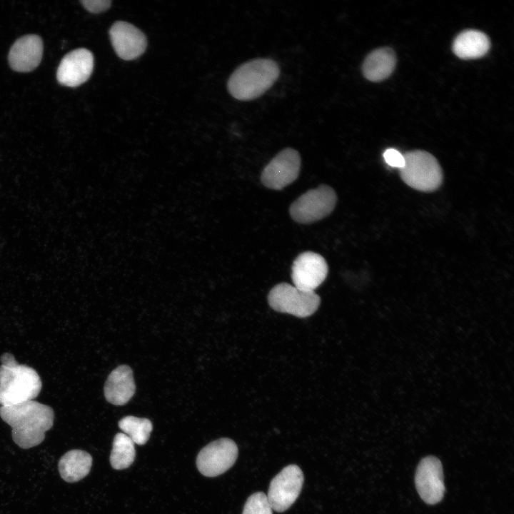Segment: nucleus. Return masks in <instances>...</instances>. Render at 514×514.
<instances>
[{"label": "nucleus", "instance_id": "nucleus-1", "mask_svg": "<svg viewBox=\"0 0 514 514\" xmlns=\"http://www.w3.org/2000/svg\"><path fill=\"white\" fill-rule=\"evenodd\" d=\"M0 417L11 428L14 443L23 449L40 444L54 424V412L34 400L11 405L0 406Z\"/></svg>", "mask_w": 514, "mask_h": 514}, {"label": "nucleus", "instance_id": "nucleus-2", "mask_svg": "<svg viewBox=\"0 0 514 514\" xmlns=\"http://www.w3.org/2000/svg\"><path fill=\"white\" fill-rule=\"evenodd\" d=\"M0 361L1 406L19 405L38 396L42 383L35 369L19 364L9 353H4Z\"/></svg>", "mask_w": 514, "mask_h": 514}, {"label": "nucleus", "instance_id": "nucleus-3", "mask_svg": "<svg viewBox=\"0 0 514 514\" xmlns=\"http://www.w3.org/2000/svg\"><path fill=\"white\" fill-rule=\"evenodd\" d=\"M280 69L270 59H257L238 66L228 81V90L235 99L249 101L259 97L275 83Z\"/></svg>", "mask_w": 514, "mask_h": 514}, {"label": "nucleus", "instance_id": "nucleus-4", "mask_svg": "<svg viewBox=\"0 0 514 514\" xmlns=\"http://www.w3.org/2000/svg\"><path fill=\"white\" fill-rule=\"evenodd\" d=\"M405 163L400 169L403 181L418 191L430 192L443 181V172L437 159L424 151H412L403 154Z\"/></svg>", "mask_w": 514, "mask_h": 514}, {"label": "nucleus", "instance_id": "nucleus-5", "mask_svg": "<svg viewBox=\"0 0 514 514\" xmlns=\"http://www.w3.org/2000/svg\"><path fill=\"white\" fill-rule=\"evenodd\" d=\"M268 301L273 310L299 318L311 316L321 303L319 296L314 291H305L287 283L276 285L270 291Z\"/></svg>", "mask_w": 514, "mask_h": 514}, {"label": "nucleus", "instance_id": "nucleus-6", "mask_svg": "<svg viewBox=\"0 0 514 514\" xmlns=\"http://www.w3.org/2000/svg\"><path fill=\"white\" fill-rule=\"evenodd\" d=\"M337 196L334 190L321 185L303 193L290 206L291 218L299 223H311L328 216L334 209Z\"/></svg>", "mask_w": 514, "mask_h": 514}, {"label": "nucleus", "instance_id": "nucleus-7", "mask_svg": "<svg viewBox=\"0 0 514 514\" xmlns=\"http://www.w3.org/2000/svg\"><path fill=\"white\" fill-rule=\"evenodd\" d=\"M303 483V474L296 465H289L271 481L267 498L273 510L282 513L298 498Z\"/></svg>", "mask_w": 514, "mask_h": 514}, {"label": "nucleus", "instance_id": "nucleus-8", "mask_svg": "<svg viewBox=\"0 0 514 514\" xmlns=\"http://www.w3.org/2000/svg\"><path fill=\"white\" fill-rule=\"evenodd\" d=\"M238 447L230 438L216 440L198 453L196 465L199 472L206 477H215L231 468L238 457Z\"/></svg>", "mask_w": 514, "mask_h": 514}, {"label": "nucleus", "instance_id": "nucleus-9", "mask_svg": "<svg viewBox=\"0 0 514 514\" xmlns=\"http://www.w3.org/2000/svg\"><path fill=\"white\" fill-rule=\"evenodd\" d=\"M301 169V156L297 151L287 148L280 151L266 166L261 180L267 188L281 190L293 183Z\"/></svg>", "mask_w": 514, "mask_h": 514}, {"label": "nucleus", "instance_id": "nucleus-10", "mask_svg": "<svg viewBox=\"0 0 514 514\" xmlns=\"http://www.w3.org/2000/svg\"><path fill=\"white\" fill-rule=\"evenodd\" d=\"M417 491L421 499L429 505L441 501L445 493L443 466L435 456H427L419 463L415 476Z\"/></svg>", "mask_w": 514, "mask_h": 514}, {"label": "nucleus", "instance_id": "nucleus-11", "mask_svg": "<svg viewBox=\"0 0 514 514\" xmlns=\"http://www.w3.org/2000/svg\"><path fill=\"white\" fill-rule=\"evenodd\" d=\"M328 264L318 253L306 251L294 260L291 268L293 286L305 291H314L326 279Z\"/></svg>", "mask_w": 514, "mask_h": 514}, {"label": "nucleus", "instance_id": "nucleus-12", "mask_svg": "<svg viewBox=\"0 0 514 514\" xmlns=\"http://www.w3.org/2000/svg\"><path fill=\"white\" fill-rule=\"evenodd\" d=\"M94 68L92 53L84 48L73 50L61 59L56 72L59 84L76 87L86 81Z\"/></svg>", "mask_w": 514, "mask_h": 514}, {"label": "nucleus", "instance_id": "nucleus-13", "mask_svg": "<svg viewBox=\"0 0 514 514\" xmlns=\"http://www.w3.org/2000/svg\"><path fill=\"white\" fill-rule=\"evenodd\" d=\"M109 35L116 53L124 60L138 58L144 52L147 46L145 35L126 21L115 22L109 30Z\"/></svg>", "mask_w": 514, "mask_h": 514}, {"label": "nucleus", "instance_id": "nucleus-14", "mask_svg": "<svg viewBox=\"0 0 514 514\" xmlns=\"http://www.w3.org/2000/svg\"><path fill=\"white\" fill-rule=\"evenodd\" d=\"M43 42L34 34L18 39L12 45L9 54V62L12 69L19 72H28L35 69L41 60Z\"/></svg>", "mask_w": 514, "mask_h": 514}, {"label": "nucleus", "instance_id": "nucleus-15", "mask_svg": "<svg viewBox=\"0 0 514 514\" xmlns=\"http://www.w3.org/2000/svg\"><path fill=\"white\" fill-rule=\"evenodd\" d=\"M136 386L133 372L126 365H121L111 371L104 386V395L108 402L122 405L129 401L135 393Z\"/></svg>", "mask_w": 514, "mask_h": 514}, {"label": "nucleus", "instance_id": "nucleus-16", "mask_svg": "<svg viewBox=\"0 0 514 514\" xmlns=\"http://www.w3.org/2000/svg\"><path fill=\"white\" fill-rule=\"evenodd\" d=\"M92 465L91 455L81 450H71L59 460L58 469L63 480L75 483L86 477Z\"/></svg>", "mask_w": 514, "mask_h": 514}, {"label": "nucleus", "instance_id": "nucleus-17", "mask_svg": "<svg viewBox=\"0 0 514 514\" xmlns=\"http://www.w3.org/2000/svg\"><path fill=\"white\" fill-rule=\"evenodd\" d=\"M395 56L389 48H381L371 52L363 61L364 76L371 81H380L388 77L395 65Z\"/></svg>", "mask_w": 514, "mask_h": 514}, {"label": "nucleus", "instance_id": "nucleus-18", "mask_svg": "<svg viewBox=\"0 0 514 514\" xmlns=\"http://www.w3.org/2000/svg\"><path fill=\"white\" fill-rule=\"evenodd\" d=\"M488 37L477 30L461 32L454 40L453 51L460 59H476L485 55L490 48Z\"/></svg>", "mask_w": 514, "mask_h": 514}, {"label": "nucleus", "instance_id": "nucleus-19", "mask_svg": "<svg viewBox=\"0 0 514 514\" xmlns=\"http://www.w3.org/2000/svg\"><path fill=\"white\" fill-rule=\"evenodd\" d=\"M136 456L134 443L124 433H118L113 441L110 463L113 468L123 470L128 468Z\"/></svg>", "mask_w": 514, "mask_h": 514}, {"label": "nucleus", "instance_id": "nucleus-20", "mask_svg": "<svg viewBox=\"0 0 514 514\" xmlns=\"http://www.w3.org/2000/svg\"><path fill=\"white\" fill-rule=\"evenodd\" d=\"M119 426L134 444L140 445H144L148 441L153 429L150 420L132 415L121 419Z\"/></svg>", "mask_w": 514, "mask_h": 514}, {"label": "nucleus", "instance_id": "nucleus-21", "mask_svg": "<svg viewBox=\"0 0 514 514\" xmlns=\"http://www.w3.org/2000/svg\"><path fill=\"white\" fill-rule=\"evenodd\" d=\"M272 510L267 495L256 492L247 499L242 514H273Z\"/></svg>", "mask_w": 514, "mask_h": 514}, {"label": "nucleus", "instance_id": "nucleus-22", "mask_svg": "<svg viewBox=\"0 0 514 514\" xmlns=\"http://www.w3.org/2000/svg\"><path fill=\"white\" fill-rule=\"evenodd\" d=\"M386 162L392 167L402 168L405 163L404 156L394 148H388L383 153Z\"/></svg>", "mask_w": 514, "mask_h": 514}, {"label": "nucleus", "instance_id": "nucleus-23", "mask_svg": "<svg viewBox=\"0 0 514 514\" xmlns=\"http://www.w3.org/2000/svg\"><path fill=\"white\" fill-rule=\"evenodd\" d=\"M81 3L91 13H100L108 9L111 1L110 0H84Z\"/></svg>", "mask_w": 514, "mask_h": 514}]
</instances>
